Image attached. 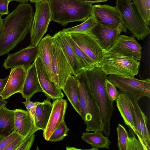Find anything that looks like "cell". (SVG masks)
Returning <instances> with one entry per match:
<instances>
[{
  "label": "cell",
  "instance_id": "obj_37",
  "mask_svg": "<svg viewBox=\"0 0 150 150\" xmlns=\"http://www.w3.org/2000/svg\"><path fill=\"white\" fill-rule=\"evenodd\" d=\"M25 99V101L22 103L25 105L27 110L31 114L34 120L36 106V101L33 102L31 101L30 99L29 98H27Z\"/></svg>",
  "mask_w": 150,
  "mask_h": 150
},
{
  "label": "cell",
  "instance_id": "obj_27",
  "mask_svg": "<svg viewBox=\"0 0 150 150\" xmlns=\"http://www.w3.org/2000/svg\"><path fill=\"white\" fill-rule=\"evenodd\" d=\"M86 142L90 144L93 147L97 149L106 148L109 149L111 144L108 136L103 135L102 131H97L92 133H83L81 137Z\"/></svg>",
  "mask_w": 150,
  "mask_h": 150
},
{
  "label": "cell",
  "instance_id": "obj_24",
  "mask_svg": "<svg viewBox=\"0 0 150 150\" xmlns=\"http://www.w3.org/2000/svg\"><path fill=\"white\" fill-rule=\"evenodd\" d=\"M6 105L0 108V138L15 132L14 110L8 109Z\"/></svg>",
  "mask_w": 150,
  "mask_h": 150
},
{
  "label": "cell",
  "instance_id": "obj_3",
  "mask_svg": "<svg viewBox=\"0 0 150 150\" xmlns=\"http://www.w3.org/2000/svg\"><path fill=\"white\" fill-rule=\"evenodd\" d=\"M91 90L99 108L103 132L108 137L110 135V120L114 110L113 101L110 100L107 94L105 82L107 75L100 67H95L86 71Z\"/></svg>",
  "mask_w": 150,
  "mask_h": 150
},
{
  "label": "cell",
  "instance_id": "obj_12",
  "mask_svg": "<svg viewBox=\"0 0 150 150\" xmlns=\"http://www.w3.org/2000/svg\"><path fill=\"white\" fill-rule=\"evenodd\" d=\"M134 38V36L120 35L112 46L106 51L140 61L141 58L142 48Z\"/></svg>",
  "mask_w": 150,
  "mask_h": 150
},
{
  "label": "cell",
  "instance_id": "obj_29",
  "mask_svg": "<svg viewBox=\"0 0 150 150\" xmlns=\"http://www.w3.org/2000/svg\"><path fill=\"white\" fill-rule=\"evenodd\" d=\"M97 24V22L91 14L82 23L71 28H64L61 31L67 33H88Z\"/></svg>",
  "mask_w": 150,
  "mask_h": 150
},
{
  "label": "cell",
  "instance_id": "obj_39",
  "mask_svg": "<svg viewBox=\"0 0 150 150\" xmlns=\"http://www.w3.org/2000/svg\"><path fill=\"white\" fill-rule=\"evenodd\" d=\"M10 2L9 0H0V16L8 14V6Z\"/></svg>",
  "mask_w": 150,
  "mask_h": 150
},
{
  "label": "cell",
  "instance_id": "obj_4",
  "mask_svg": "<svg viewBox=\"0 0 150 150\" xmlns=\"http://www.w3.org/2000/svg\"><path fill=\"white\" fill-rule=\"evenodd\" d=\"M53 21L65 26L84 22L91 14L92 4L80 0H49Z\"/></svg>",
  "mask_w": 150,
  "mask_h": 150
},
{
  "label": "cell",
  "instance_id": "obj_42",
  "mask_svg": "<svg viewBox=\"0 0 150 150\" xmlns=\"http://www.w3.org/2000/svg\"><path fill=\"white\" fill-rule=\"evenodd\" d=\"M8 103V101L4 99L0 96V108L4 105H6Z\"/></svg>",
  "mask_w": 150,
  "mask_h": 150
},
{
  "label": "cell",
  "instance_id": "obj_40",
  "mask_svg": "<svg viewBox=\"0 0 150 150\" xmlns=\"http://www.w3.org/2000/svg\"><path fill=\"white\" fill-rule=\"evenodd\" d=\"M9 76L4 79H0V94L4 89L8 81Z\"/></svg>",
  "mask_w": 150,
  "mask_h": 150
},
{
  "label": "cell",
  "instance_id": "obj_23",
  "mask_svg": "<svg viewBox=\"0 0 150 150\" xmlns=\"http://www.w3.org/2000/svg\"><path fill=\"white\" fill-rule=\"evenodd\" d=\"M53 40V36L48 34L42 38L38 45V55L41 58L51 80L52 45Z\"/></svg>",
  "mask_w": 150,
  "mask_h": 150
},
{
  "label": "cell",
  "instance_id": "obj_18",
  "mask_svg": "<svg viewBox=\"0 0 150 150\" xmlns=\"http://www.w3.org/2000/svg\"><path fill=\"white\" fill-rule=\"evenodd\" d=\"M53 107L46 127L43 131V136L48 141L50 137L60 124L64 120L67 107L66 100L62 98L54 99Z\"/></svg>",
  "mask_w": 150,
  "mask_h": 150
},
{
  "label": "cell",
  "instance_id": "obj_14",
  "mask_svg": "<svg viewBox=\"0 0 150 150\" xmlns=\"http://www.w3.org/2000/svg\"><path fill=\"white\" fill-rule=\"evenodd\" d=\"M38 55V46L30 45L13 54H8L3 67L6 69L17 67H28Z\"/></svg>",
  "mask_w": 150,
  "mask_h": 150
},
{
  "label": "cell",
  "instance_id": "obj_5",
  "mask_svg": "<svg viewBox=\"0 0 150 150\" xmlns=\"http://www.w3.org/2000/svg\"><path fill=\"white\" fill-rule=\"evenodd\" d=\"M116 7L123 26L137 38L143 40L150 33L132 0H116Z\"/></svg>",
  "mask_w": 150,
  "mask_h": 150
},
{
  "label": "cell",
  "instance_id": "obj_44",
  "mask_svg": "<svg viewBox=\"0 0 150 150\" xmlns=\"http://www.w3.org/2000/svg\"><path fill=\"white\" fill-rule=\"evenodd\" d=\"M49 0H29L30 1L31 3H36L38 2H39L42 1Z\"/></svg>",
  "mask_w": 150,
  "mask_h": 150
},
{
  "label": "cell",
  "instance_id": "obj_36",
  "mask_svg": "<svg viewBox=\"0 0 150 150\" xmlns=\"http://www.w3.org/2000/svg\"><path fill=\"white\" fill-rule=\"evenodd\" d=\"M19 135L14 132L7 136L0 138V150H5Z\"/></svg>",
  "mask_w": 150,
  "mask_h": 150
},
{
  "label": "cell",
  "instance_id": "obj_38",
  "mask_svg": "<svg viewBox=\"0 0 150 150\" xmlns=\"http://www.w3.org/2000/svg\"><path fill=\"white\" fill-rule=\"evenodd\" d=\"M24 139L22 136L19 135L5 150H16L21 144Z\"/></svg>",
  "mask_w": 150,
  "mask_h": 150
},
{
  "label": "cell",
  "instance_id": "obj_41",
  "mask_svg": "<svg viewBox=\"0 0 150 150\" xmlns=\"http://www.w3.org/2000/svg\"><path fill=\"white\" fill-rule=\"evenodd\" d=\"M82 1L91 4L95 3L106 2L108 0H80Z\"/></svg>",
  "mask_w": 150,
  "mask_h": 150
},
{
  "label": "cell",
  "instance_id": "obj_32",
  "mask_svg": "<svg viewBox=\"0 0 150 150\" xmlns=\"http://www.w3.org/2000/svg\"><path fill=\"white\" fill-rule=\"evenodd\" d=\"M117 147L119 150H127L129 135L125 128L119 124L117 129Z\"/></svg>",
  "mask_w": 150,
  "mask_h": 150
},
{
  "label": "cell",
  "instance_id": "obj_35",
  "mask_svg": "<svg viewBox=\"0 0 150 150\" xmlns=\"http://www.w3.org/2000/svg\"><path fill=\"white\" fill-rule=\"evenodd\" d=\"M106 91L109 99L114 101L118 97L119 91H118L116 87L107 79L105 82Z\"/></svg>",
  "mask_w": 150,
  "mask_h": 150
},
{
  "label": "cell",
  "instance_id": "obj_2",
  "mask_svg": "<svg viewBox=\"0 0 150 150\" xmlns=\"http://www.w3.org/2000/svg\"><path fill=\"white\" fill-rule=\"evenodd\" d=\"M76 81L81 114L87 132L103 131V123L99 108L91 90L86 71L74 76Z\"/></svg>",
  "mask_w": 150,
  "mask_h": 150
},
{
  "label": "cell",
  "instance_id": "obj_21",
  "mask_svg": "<svg viewBox=\"0 0 150 150\" xmlns=\"http://www.w3.org/2000/svg\"><path fill=\"white\" fill-rule=\"evenodd\" d=\"M42 92L38 76L34 61L28 68L21 94L25 99H30L36 93Z\"/></svg>",
  "mask_w": 150,
  "mask_h": 150
},
{
  "label": "cell",
  "instance_id": "obj_1",
  "mask_svg": "<svg viewBox=\"0 0 150 150\" xmlns=\"http://www.w3.org/2000/svg\"><path fill=\"white\" fill-rule=\"evenodd\" d=\"M34 14L31 5L21 3L3 19L0 56L8 53L24 39L30 32Z\"/></svg>",
  "mask_w": 150,
  "mask_h": 150
},
{
  "label": "cell",
  "instance_id": "obj_34",
  "mask_svg": "<svg viewBox=\"0 0 150 150\" xmlns=\"http://www.w3.org/2000/svg\"><path fill=\"white\" fill-rule=\"evenodd\" d=\"M39 130L36 128L34 131L24 139L16 150H30L31 149L35 140V133Z\"/></svg>",
  "mask_w": 150,
  "mask_h": 150
},
{
  "label": "cell",
  "instance_id": "obj_20",
  "mask_svg": "<svg viewBox=\"0 0 150 150\" xmlns=\"http://www.w3.org/2000/svg\"><path fill=\"white\" fill-rule=\"evenodd\" d=\"M15 132L24 138L36 128L33 118L28 110L20 109L14 110Z\"/></svg>",
  "mask_w": 150,
  "mask_h": 150
},
{
  "label": "cell",
  "instance_id": "obj_31",
  "mask_svg": "<svg viewBox=\"0 0 150 150\" xmlns=\"http://www.w3.org/2000/svg\"><path fill=\"white\" fill-rule=\"evenodd\" d=\"M69 130L64 121H62L52 133L48 141L56 142L62 140L68 135Z\"/></svg>",
  "mask_w": 150,
  "mask_h": 150
},
{
  "label": "cell",
  "instance_id": "obj_13",
  "mask_svg": "<svg viewBox=\"0 0 150 150\" xmlns=\"http://www.w3.org/2000/svg\"><path fill=\"white\" fill-rule=\"evenodd\" d=\"M91 15L98 23L110 28H116L123 24L116 7L106 4L93 5Z\"/></svg>",
  "mask_w": 150,
  "mask_h": 150
},
{
  "label": "cell",
  "instance_id": "obj_15",
  "mask_svg": "<svg viewBox=\"0 0 150 150\" xmlns=\"http://www.w3.org/2000/svg\"><path fill=\"white\" fill-rule=\"evenodd\" d=\"M39 81L42 91L48 98L52 99L63 98L61 89L51 80L40 57L38 55L34 60Z\"/></svg>",
  "mask_w": 150,
  "mask_h": 150
},
{
  "label": "cell",
  "instance_id": "obj_17",
  "mask_svg": "<svg viewBox=\"0 0 150 150\" xmlns=\"http://www.w3.org/2000/svg\"><path fill=\"white\" fill-rule=\"evenodd\" d=\"M122 32H127L126 28L123 24L117 28H113L98 23L90 32L96 38L103 49L107 50L112 46Z\"/></svg>",
  "mask_w": 150,
  "mask_h": 150
},
{
  "label": "cell",
  "instance_id": "obj_10",
  "mask_svg": "<svg viewBox=\"0 0 150 150\" xmlns=\"http://www.w3.org/2000/svg\"><path fill=\"white\" fill-rule=\"evenodd\" d=\"M68 34L96 67L100 68V64L105 50L94 36L90 32Z\"/></svg>",
  "mask_w": 150,
  "mask_h": 150
},
{
  "label": "cell",
  "instance_id": "obj_9",
  "mask_svg": "<svg viewBox=\"0 0 150 150\" xmlns=\"http://www.w3.org/2000/svg\"><path fill=\"white\" fill-rule=\"evenodd\" d=\"M52 45L51 80L62 89L68 78L72 75L71 68L56 40Z\"/></svg>",
  "mask_w": 150,
  "mask_h": 150
},
{
  "label": "cell",
  "instance_id": "obj_28",
  "mask_svg": "<svg viewBox=\"0 0 150 150\" xmlns=\"http://www.w3.org/2000/svg\"><path fill=\"white\" fill-rule=\"evenodd\" d=\"M67 40L77 57L83 70L86 71L97 67L93 62L85 53L71 39L69 35L65 33Z\"/></svg>",
  "mask_w": 150,
  "mask_h": 150
},
{
  "label": "cell",
  "instance_id": "obj_7",
  "mask_svg": "<svg viewBox=\"0 0 150 150\" xmlns=\"http://www.w3.org/2000/svg\"><path fill=\"white\" fill-rule=\"evenodd\" d=\"M107 79L120 92L129 94L139 100L146 97L150 98V79L140 80L134 77H126L110 75Z\"/></svg>",
  "mask_w": 150,
  "mask_h": 150
},
{
  "label": "cell",
  "instance_id": "obj_33",
  "mask_svg": "<svg viewBox=\"0 0 150 150\" xmlns=\"http://www.w3.org/2000/svg\"><path fill=\"white\" fill-rule=\"evenodd\" d=\"M128 127L131 136H129L127 142V150H148L139 139L136 138L133 130Z\"/></svg>",
  "mask_w": 150,
  "mask_h": 150
},
{
  "label": "cell",
  "instance_id": "obj_26",
  "mask_svg": "<svg viewBox=\"0 0 150 150\" xmlns=\"http://www.w3.org/2000/svg\"><path fill=\"white\" fill-rule=\"evenodd\" d=\"M117 107L122 117L125 124L131 128L137 135L130 107L127 101L124 92L119 91V96L115 100Z\"/></svg>",
  "mask_w": 150,
  "mask_h": 150
},
{
  "label": "cell",
  "instance_id": "obj_8",
  "mask_svg": "<svg viewBox=\"0 0 150 150\" xmlns=\"http://www.w3.org/2000/svg\"><path fill=\"white\" fill-rule=\"evenodd\" d=\"M35 11L30 31L31 45L37 46L48 30L52 21L49 0L35 3Z\"/></svg>",
  "mask_w": 150,
  "mask_h": 150
},
{
  "label": "cell",
  "instance_id": "obj_43",
  "mask_svg": "<svg viewBox=\"0 0 150 150\" xmlns=\"http://www.w3.org/2000/svg\"><path fill=\"white\" fill-rule=\"evenodd\" d=\"M10 1H15L21 3H27L29 0H9Z\"/></svg>",
  "mask_w": 150,
  "mask_h": 150
},
{
  "label": "cell",
  "instance_id": "obj_16",
  "mask_svg": "<svg viewBox=\"0 0 150 150\" xmlns=\"http://www.w3.org/2000/svg\"><path fill=\"white\" fill-rule=\"evenodd\" d=\"M28 67H19L11 69L7 83L0 96L6 100L16 93H21Z\"/></svg>",
  "mask_w": 150,
  "mask_h": 150
},
{
  "label": "cell",
  "instance_id": "obj_25",
  "mask_svg": "<svg viewBox=\"0 0 150 150\" xmlns=\"http://www.w3.org/2000/svg\"><path fill=\"white\" fill-rule=\"evenodd\" d=\"M76 112L80 115V109L76 81L74 76L67 79L62 89Z\"/></svg>",
  "mask_w": 150,
  "mask_h": 150
},
{
  "label": "cell",
  "instance_id": "obj_45",
  "mask_svg": "<svg viewBox=\"0 0 150 150\" xmlns=\"http://www.w3.org/2000/svg\"><path fill=\"white\" fill-rule=\"evenodd\" d=\"M2 20L1 16H0V32L2 26Z\"/></svg>",
  "mask_w": 150,
  "mask_h": 150
},
{
  "label": "cell",
  "instance_id": "obj_11",
  "mask_svg": "<svg viewBox=\"0 0 150 150\" xmlns=\"http://www.w3.org/2000/svg\"><path fill=\"white\" fill-rule=\"evenodd\" d=\"M124 93L131 109L137 137L143 145L150 150V136L147 126V118L142 110L137 100L132 96Z\"/></svg>",
  "mask_w": 150,
  "mask_h": 150
},
{
  "label": "cell",
  "instance_id": "obj_6",
  "mask_svg": "<svg viewBox=\"0 0 150 150\" xmlns=\"http://www.w3.org/2000/svg\"><path fill=\"white\" fill-rule=\"evenodd\" d=\"M140 63L132 58L105 50L100 65L107 75L133 77L138 73Z\"/></svg>",
  "mask_w": 150,
  "mask_h": 150
},
{
  "label": "cell",
  "instance_id": "obj_30",
  "mask_svg": "<svg viewBox=\"0 0 150 150\" xmlns=\"http://www.w3.org/2000/svg\"><path fill=\"white\" fill-rule=\"evenodd\" d=\"M146 25L149 26L150 0H132Z\"/></svg>",
  "mask_w": 150,
  "mask_h": 150
},
{
  "label": "cell",
  "instance_id": "obj_19",
  "mask_svg": "<svg viewBox=\"0 0 150 150\" xmlns=\"http://www.w3.org/2000/svg\"><path fill=\"white\" fill-rule=\"evenodd\" d=\"M56 40L71 68L72 75H76L83 69L67 38L66 33L61 31L53 36Z\"/></svg>",
  "mask_w": 150,
  "mask_h": 150
},
{
  "label": "cell",
  "instance_id": "obj_22",
  "mask_svg": "<svg viewBox=\"0 0 150 150\" xmlns=\"http://www.w3.org/2000/svg\"><path fill=\"white\" fill-rule=\"evenodd\" d=\"M34 120L35 127L39 130H45L52 110L53 105L47 98L42 102H36Z\"/></svg>",
  "mask_w": 150,
  "mask_h": 150
}]
</instances>
